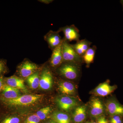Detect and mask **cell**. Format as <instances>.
<instances>
[{"label":"cell","mask_w":123,"mask_h":123,"mask_svg":"<svg viewBox=\"0 0 123 123\" xmlns=\"http://www.w3.org/2000/svg\"><path fill=\"white\" fill-rule=\"evenodd\" d=\"M53 76L49 69L44 68L41 72L40 77V88L44 90L49 89L52 86Z\"/></svg>","instance_id":"obj_9"},{"label":"cell","mask_w":123,"mask_h":123,"mask_svg":"<svg viewBox=\"0 0 123 123\" xmlns=\"http://www.w3.org/2000/svg\"><path fill=\"white\" fill-rule=\"evenodd\" d=\"M39 66L28 60L23 61L17 67V72L20 76L27 78L39 70Z\"/></svg>","instance_id":"obj_4"},{"label":"cell","mask_w":123,"mask_h":123,"mask_svg":"<svg viewBox=\"0 0 123 123\" xmlns=\"http://www.w3.org/2000/svg\"><path fill=\"white\" fill-rule=\"evenodd\" d=\"M103 111V105L100 100L98 98L92 99L90 104L91 115L93 117H99Z\"/></svg>","instance_id":"obj_15"},{"label":"cell","mask_w":123,"mask_h":123,"mask_svg":"<svg viewBox=\"0 0 123 123\" xmlns=\"http://www.w3.org/2000/svg\"><path fill=\"white\" fill-rule=\"evenodd\" d=\"M58 31L60 32L62 31L63 33L64 37L63 39L65 42L69 43L72 41L77 42L80 40V36L79 30L74 24L61 27Z\"/></svg>","instance_id":"obj_5"},{"label":"cell","mask_w":123,"mask_h":123,"mask_svg":"<svg viewBox=\"0 0 123 123\" xmlns=\"http://www.w3.org/2000/svg\"><path fill=\"white\" fill-rule=\"evenodd\" d=\"M40 120L36 114L29 116L26 119L25 123H40Z\"/></svg>","instance_id":"obj_24"},{"label":"cell","mask_w":123,"mask_h":123,"mask_svg":"<svg viewBox=\"0 0 123 123\" xmlns=\"http://www.w3.org/2000/svg\"><path fill=\"white\" fill-rule=\"evenodd\" d=\"M52 118L56 123H71L70 117L64 112H54L52 115Z\"/></svg>","instance_id":"obj_19"},{"label":"cell","mask_w":123,"mask_h":123,"mask_svg":"<svg viewBox=\"0 0 123 123\" xmlns=\"http://www.w3.org/2000/svg\"><path fill=\"white\" fill-rule=\"evenodd\" d=\"M95 123V122H88V123Z\"/></svg>","instance_id":"obj_30"},{"label":"cell","mask_w":123,"mask_h":123,"mask_svg":"<svg viewBox=\"0 0 123 123\" xmlns=\"http://www.w3.org/2000/svg\"><path fill=\"white\" fill-rule=\"evenodd\" d=\"M20 119L12 115H5L0 118V123H20Z\"/></svg>","instance_id":"obj_21"},{"label":"cell","mask_w":123,"mask_h":123,"mask_svg":"<svg viewBox=\"0 0 123 123\" xmlns=\"http://www.w3.org/2000/svg\"><path fill=\"white\" fill-rule=\"evenodd\" d=\"M62 52L63 63L80 66L83 62L82 57L76 52L72 44L64 40L62 44Z\"/></svg>","instance_id":"obj_2"},{"label":"cell","mask_w":123,"mask_h":123,"mask_svg":"<svg viewBox=\"0 0 123 123\" xmlns=\"http://www.w3.org/2000/svg\"><path fill=\"white\" fill-rule=\"evenodd\" d=\"M20 96L19 90L5 84L2 92L0 94V98L6 99H13Z\"/></svg>","instance_id":"obj_13"},{"label":"cell","mask_w":123,"mask_h":123,"mask_svg":"<svg viewBox=\"0 0 123 123\" xmlns=\"http://www.w3.org/2000/svg\"><path fill=\"white\" fill-rule=\"evenodd\" d=\"M110 123H123V117L119 115L111 116Z\"/></svg>","instance_id":"obj_25"},{"label":"cell","mask_w":123,"mask_h":123,"mask_svg":"<svg viewBox=\"0 0 123 123\" xmlns=\"http://www.w3.org/2000/svg\"><path fill=\"white\" fill-rule=\"evenodd\" d=\"M56 103L60 109L63 111H70L78 105L77 100L74 97L62 96L57 97Z\"/></svg>","instance_id":"obj_7"},{"label":"cell","mask_w":123,"mask_h":123,"mask_svg":"<svg viewBox=\"0 0 123 123\" xmlns=\"http://www.w3.org/2000/svg\"><path fill=\"white\" fill-rule=\"evenodd\" d=\"M51 111V109L50 107H46L38 111L36 115L40 119V120H43L46 118Z\"/></svg>","instance_id":"obj_22"},{"label":"cell","mask_w":123,"mask_h":123,"mask_svg":"<svg viewBox=\"0 0 123 123\" xmlns=\"http://www.w3.org/2000/svg\"><path fill=\"white\" fill-rule=\"evenodd\" d=\"M73 119L75 123L83 122L86 117V108L85 106H81L76 108L73 114Z\"/></svg>","instance_id":"obj_16"},{"label":"cell","mask_w":123,"mask_h":123,"mask_svg":"<svg viewBox=\"0 0 123 123\" xmlns=\"http://www.w3.org/2000/svg\"><path fill=\"white\" fill-rule=\"evenodd\" d=\"M42 97V95L40 94L26 95L13 99L0 98V103L5 108L11 110L14 107L33 104L39 100Z\"/></svg>","instance_id":"obj_1"},{"label":"cell","mask_w":123,"mask_h":123,"mask_svg":"<svg viewBox=\"0 0 123 123\" xmlns=\"http://www.w3.org/2000/svg\"><path fill=\"white\" fill-rule=\"evenodd\" d=\"M40 75L38 70L26 78L27 82L31 89H35L39 86Z\"/></svg>","instance_id":"obj_20"},{"label":"cell","mask_w":123,"mask_h":123,"mask_svg":"<svg viewBox=\"0 0 123 123\" xmlns=\"http://www.w3.org/2000/svg\"><path fill=\"white\" fill-rule=\"evenodd\" d=\"M92 44V42L85 39L80 40L75 44L72 45L76 52L82 57L90 47Z\"/></svg>","instance_id":"obj_14"},{"label":"cell","mask_w":123,"mask_h":123,"mask_svg":"<svg viewBox=\"0 0 123 123\" xmlns=\"http://www.w3.org/2000/svg\"><path fill=\"white\" fill-rule=\"evenodd\" d=\"M121 4H122V5H123V0H121Z\"/></svg>","instance_id":"obj_31"},{"label":"cell","mask_w":123,"mask_h":123,"mask_svg":"<svg viewBox=\"0 0 123 123\" xmlns=\"http://www.w3.org/2000/svg\"><path fill=\"white\" fill-rule=\"evenodd\" d=\"M97 123H110L104 116L99 117L97 119Z\"/></svg>","instance_id":"obj_26"},{"label":"cell","mask_w":123,"mask_h":123,"mask_svg":"<svg viewBox=\"0 0 123 123\" xmlns=\"http://www.w3.org/2000/svg\"><path fill=\"white\" fill-rule=\"evenodd\" d=\"M4 76L0 77V94L2 92L5 85L4 82Z\"/></svg>","instance_id":"obj_27"},{"label":"cell","mask_w":123,"mask_h":123,"mask_svg":"<svg viewBox=\"0 0 123 123\" xmlns=\"http://www.w3.org/2000/svg\"><path fill=\"white\" fill-rule=\"evenodd\" d=\"M4 82L5 84L9 86L25 92L27 91L26 87L24 85V80L16 76L4 78Z\"/></svg>","instance_id":"obj_11"},{"label":"cell","mask_w":123,"mask_h":123,"mask_svg":"<svg viewBox=\"0 0 123 123\" xmlns=\"http://www.w3.org/2000/svg\"><path fill=\"white\" fill-rule=\"evenodd\" d=\"M8 71L6 60L0 59V77L4 76V74L8 73Z\"/></svg>","instance_id":"obj_23"},{"label":"cell","mask_w":123,"mask_h":123,"mask_svg":"<svg viewBox=\"0 0 123 123\" xmlns=\"http://www.w3.org/2000/svg\"><path fill=\"white\" fill-rule=\"evenodd\" d=\"M62 44L52 51V53L49 61L50 65L52 68H58L63 63Z\"/></svg>","instance_id":"obj_12"},{"label":"cell","mask_w":123,"mask_h":123,"mask_svg":"<svg viewBox=\"0 0 123 123\" xmlns=\"http://www.w3.org/2000/svg\"><path fill=\"white\" fill-rule=\"evenodd\" d=\"M60 33L58 31L50 30L44 36V40L47 43L49 47L52 51L62 45L63 42V39L60 35Z\"/></svg>","instance_id":"obj_6"},{"label":"cell","mask_w":123,"mask_h":123,"mask_svg":"<svg viewBox=\"0 0 123 123\" xmlns=\"http://www.w3.org/2000/svg\"><path fill=\"white\" fill-rule=\"evenodd\" d=\"M80 70L79 65L65 63L62 64L58 69L60 75L72 80L76 79L79 77Z\"/></svg>","instance_id":"obj_3"},{"label":"cell","mask_w":123,"mask_h":123,"mask_svg":"<svg viewBox=\"0 0 123 123\" xmlns=\"http://www.w3.org/2000/svg\"><path fill=\"white\" fill-rule=\"evenodd\" d=\"M59 88L60 92L64 94L73 95L76 92L75 86L69 82H61L59 85Z\"/></svg>","instance_id":"obj_17"},{"label":"cell","mask_w":123,"mask_h":123,"mask_svg":"<svg viewBox=\"0 0 123 123\" xmlns=\"http://www.w3.org/2000/svg\"><path fill=\"white\" fill-rule=\"evenodd\" d=\"M116 85L111 86L109 81H107L101 83L95 89V94L100 97H105L114 92L117 89Z\"/></svg>","instance_id":"obj_10"},{"label":"cell","mask_w":123,"mask_h":123,"mask_svg":"<svg viewBox=\"0 0 123 123\" xmlns=\"http://www.w3.org/2000/svg\"><path fill=\"white\" fill-rule=\"evenodd\" d=\"M38 1L42 2V3L46 4H48L52 2L53 0H38Z\"/></svg>","instance_id":"obj_28"},{"label":"cell","mask_w":123,"mask_h":123,"mask_svg":"<svg viewBox=\"0 0 123 123\" xmlns=\"http://www.w3.org/2000/svg\"><path fill=\"white\" fill-rule=\"evenodd\" d=\"M106 110L110 116L119 115L123 117V105L114 98L108 100L105 104Z\"/></svg>","instance_id":"obj_8"},{"label":"cell","mask_w":123,"mask_h":123,"mask_svg":"<svg viewBox=\"0 0 123 123\" xmlns=\"http://www.w3.org/2000/svg\"><path fill=\"white\" fill-rule=\"evenodd\" d=\"M97 49V46L94 45L91 47H90L82 56L83 61L86 64L87 66H89L93 62Z\"/></svg>","instance_id":"obj_18"},{"label":"cell","mask_w":123,"mask_h":123,"mask_svg":"<svg viewBox=\"0 0 123 123\" xmlns=\"http://www.w3.org/2000/svg\"><path fill=\"white\" fill-rule=\"evenodd\" d=\"M56 123L54 121H50V122H48V123Z\"/></svg>","instance_id":"obj_29"}]
</instances>
